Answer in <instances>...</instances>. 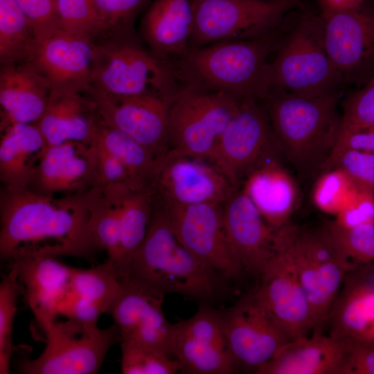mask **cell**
Instances as JSON below:
<instances>
[{"mask_svg": "<svg viewBox=\"0 0 374 374\" xmlns=\"http://www.w3.org/2000/svg\"><path fill=\"white\" fill-rule=\"evenodd\" d=\"M121 373L123 374H173L181 371L179 362L159 351L121 340Z\"/></svg>", "mask_w": 374, "mask_h": 374, "instance_id": "8d00e7d4", "label": "cell"}, {"mask_svg": "<svg viewBox=\"0 0 374 374\" xmlns=\"http://www.w3.org/2000/svg\"><path fill=\"white\" fill-rule=\"evenodd\" d=\"M175 325L179 330L195 339L230 350L224 333L222 312L207 305L202 304L191 317Z\"/></svg>", "mask_w": 374, "mask_h": 374, "instance_id": "b9f144b4", "label": "cell"}, {"mask_svg": "<svg viewBox=\"0 0 374 374\" xmlns=\"http://www.w3.org/2000/svg\"><path fill=\"white\" fill-rule=\"evenodd\" d=\"M168 64L143 46L136 32L106 34L95 40L91 88L115 96L157 93L172 101L182 85Z\"/></svg>", "mask_w": 374, "mask_h": 374, "instance_id": "5b68a950", "label": "cell"}, {"mask_svg": "<svg viewBox=\"0 0 374 374\" xmlns=\"http://www.w3.org/2000/svg\"><path fill=\"white\" fill-rule=\"evenodd\" d=\"M152 187L160 199L178 205L223 204L237 188L210 161L170 150L159 159Z\"/></svg>", "mask_w": 374, "mask_h": 374, "instance_id": "2e32d148", "label": "cell"}, {"mask_svg": "<svg viewBox=\"0 0 374 374\" xmlns=\"http://www.w3.org/2000/svg\"><path fill=\"white\" fill-rule=\"evenodd\" d=\"M222 314L226 341L238 366L256 371L292 341L255 292Z\"/></svg>", "mask_w": 374, "mask_h": 374, "instance_id": "9a60e30c", "label": "cell"}, {"mask_svg": "<svg viewBox=\"0 0 374 374\" xmlns=\"http://www.w3.org/2000/svg\"><path fill=\"white\" fill-rule=\"evenodd\" d=\"M342 110V126L374 127V77L344 99Z\"/></svg>", "mask_w": 374, "mask_h": 374, "instance_id": "7bdbcfd3", "label": "cell"}, {"mask_svg": "<svg viewBox=\"0 0 374 374\" xmlns=\"http://www.w3.org/2000/svg\"><path fill=\"white\" fill-rule=\"evenodd\" d=\"M241 101L184 84L169 107V150L208 161Z\"/></svg>", "mask_w": 374, "mask_h": 374, "instance_id": "ba28073f", "label": "cell"}, {"mask_svg": "<svg viewBox=\"0 0 374 374\" xmlns=\"http://www.w3.org/2000/svg\"><path fill=\"white\" fill-rule=\"evenodd\" d=\"M324 226L355 268L374 264V223L346 227L332 220Z\"/></svg>", "mask_w": 374, "mask_h": 374, "instance_id": "e575fe53", "label": "cell"}, {"mask_svg": "<svg viewBox=\"0 0 374 374\" xmlns=\"http://www.w3.org/2000/svg\"><path fill=\"white\" fill-rule=\"evenodd\" d=\"M92 141L117 158L145 188H152L159 161L150 151L124 132L104 123L98 116Z\"/></svg>", "mask_w": 374, "mask_h": 374, "instance_id": "1f68e13d", "label": "cell"}, {"mask_svg": "<svg viewBox=\"0 0 374 374\" xmlns=\"http://www.w3.org/2000/svg\"><path fill=\"white\" fill-rule=\"evenodd\" d=\"M340 97L271 88L262 100L283 155L303 179L318 176L334 150L342 127Z\"/></svg>", "mask_w": 374, "mask_h": 374, "instance_id": "7a4b0ae2", "label": "cell"}, {"mask_svg": "<svg viewBox=\"0 0 374 374\" xmlns=\"http://www.w3.org/2000/svg\"><path fill=\"white\" fill-rule=\"evenodd\" d=\"M279 30L255 39L189 48L172 64L184 84L223 92L240 101L262 100L271 89L269 57Z\"/></svg>", "mask_w": 374, "mask_h": 374, "instance_id": "3957f363", "label": "cell"}, {"mask_svg": "<svg viewBox=\"0 0 374 374\" xmlns=\"http://www.w3.org/2000/svg\"><path fill=\"white\" fill-rule=\"evenodd\" d=\"M161 201L176 237L202 265L229 278L244 272L226 238L223 204L178 205Z\"/></svg>", "mask_w": 374, "mask_h": 374, "instance_id": "4fadbf2b", "label": "cell"}, {"mask_svg": "<svg viewBox=\"0 0 374 374\" xmlns=\"http://www.w3.org/2000/svg\"><path fill=\"white\" fill-rule=\"evenodd\" d=\"M153 205L147 234L134 253L124 283L163 297L178 294L209 299L215 274L202 265L176 237L166 206Z\"/></svg>", "mask_w": 374, "mask_h": 374, "instance_id": "277c9868", "label": "cell"}, {"mask_svg": "<svg viewBox=\"0 0 374 374\" xmlns=\"http://www.w3.org/2000/svg\"><path fill=\"white\" fill-rule=\"evenodd\" d=\"M282 154L262 100H242L209 159L235 187L271 156Z\"/></svg>", "mask_w": 374, "mask_h": 374, "instance_id": "8fae6325", "label": "cell"}, {"mask_svg": "<svg viewBox=\"0 0 374 374\" xmlns=\"http://www.w3.org/2000/svg\"><path fill=\"white\" fill-rule=\"evenodd\" d=\"M95 40L60 31L37 41L25 61L47 80L51 91L85 93L91 88V71Z\"/></svg>", "mask_w": 374, "mask_h": 374, "instance_id": "ffe728a7", "label": "cell"}, {"mask_svg": "<svg viewBox=\"0 0 374 374\" xmlns=\"http://www.w3.org/2000/svg\"><path fill=\"white\" fill-rule=\"evenodd\" d=\"M163 299L122 282L107 314L118 326L121 340L130 341L173 357L175 326L165 316L162 308Z\"/></svg>", "mask_w": 374, "mask_h": 374, "instance_id": "ac0fdd59", "label": "cell"}, {"mask_svg": "<svg viewBox=\"0 0 374 374\" xmlns=\"http://www.w3.org/2000/svg\"><path fill=\"white\" fill-rule=\"evenodd\" d=\"M276 252L260 274L258 299L292 341L312 335V310L295 268L284 247Z\"/></svg>", "mask_w": 374, "mask_h": 374, "instance_id": "e0dca14e", "label": "cell"}, {"mask_svg": "<svg viewBox=\"0 0 374 374\" xmlns=\"http://www.w3.org/2000/svg\"><path fill=\"white\" fill-rule=\"evenodd\" d=\"M96 178L93 143L68 141L48 145L42 154L29 190L48 195L75 194Z\"/></svg>", "mask_w": 374, "mask_h": 374, "instance_id": "44dd1931", "label": "cell"}, {"mask_svg": "<svg viewBox=\"0 0 374 374\" xmlns=\"http://www.w3.org/2000/svg\"><path fill=\"white\" fill-rule=\"evenodd\" d=\"M287 253L312 310V335L323 334L339 291L349 271L355 269L325 226L304 229L290 222L276 230Z\"/></svg>", "mask_w": 374, "mask_h": 374, "instance_id": "52a82bcc", "label": "cell"}, {"mask_svg": "<svg viewBox=\"0 0 374 374\" xmlns=\"http://www.w3.org/2000/svg\"><path fill=\"white\" fill-rule=\"evenodd\" d=\"M19 271L11 265L9 273L0 283V373H10L12 351V334L17 312Z\"/></svg>", "mask_w": 374, "mask_h": 374, "instance_id": "f35d334b", "label": "cell"}, {"mask_svg": "<svg viewBox=\"0 0 374 374\" xmlns=\"http://www.w3.org/2000/svg\"><path fill=\"white\" fill-rule=\"evenodd\" d=\"M33 28L37 41L62 31L56 0H15Z\"/></svg>", "mask_w": 374, "mask_h": 374, "instance_id": "f6af8a7d", "label": "cell"}, {"mask_svg": "<svg viewBox=\"0 0 374 374\" xmlns=\"http://www.w3.org/2000/svg\"><path fill=\"white\" fill-rule=\"evenodd\" d=\"M342 356L340 340L321 335L287 344L258 374H337Z\"/></svg>", "mask_w": 374, "mask_h": 374, "instance_id": "f1b7e54d", "label": "cell"}, {"mask_svg": "<svg viewBox=\"0 0 374 374\" xmlns=\"http://www.w3.org/2000/svg\"><path fill=\"white\" fill-rule=\"evenodd\" d=\"M223 219L227 240L243 271L259 278L276 252V230L241 186L223 204Z\"/></svg>", "mask_w": 374, "mask_h": 374, "instance_id": "d6986e66", "label": "cell"}, {"mask_svg": "<svg viewBox=\"0 0 374 374\" xmlns=\"http://www.w3.org/2000/svg\"><path fill=\"white\" fill-rule=\"evenodd\" d=\"M122 285L111 266L105 261L89 269L73 268L69 290L60 309L69 317L98 322Z\"/></svg>", "mask_w": 374, "mask_h": 374, "instance_id": "83f0119b", "label": "cell"}, {"mask_svg": "<svg viewBox=\"0 0 374 374\" xmlns=\"http://www.w3.org/2000/svg\"><path fill=\"white\" fill-rule=\"evenodd\" d=\"M0 255L89 259L99 249L89 228V193L55 196L3 188L0 199Z\"/></svg>", "mask_w": 374, "mask_h": 374, "instance_id": "6da1fadb", "label": "cell"}, {"mask_svg": "<svg viewBox=\"0 0 374 374\" xmlns=\"http://www.w3.org/2000/svg\"><path fill=\"white\" fill-rule=\"evenodd\" d=\"M56 318V317H55ZM51 319L42 328L46 345L36 359H25L19 364L24 374H95L101 367L109 350L121 342L118 326L100 328L97 323L74 318Z\"/></svg>", "mask_w": 374, "mask_h": 374, "instance_id": "9c48e42d", "label": "cell"}, {"mask_svg": "<svg viewBox=\"0 0 374 374\" xmlns=\"http://www.w3.org/2000/svg\"><path fill=\"white\" fill-rule=\"evenodd\" d=\"M46 147L35 123L1 124L0 179L4 188L28 189Z\"/></svg>", "mask_w": 374, "mask_h": 374, "instance_id": "4316f807", "label": "cell"}, {"mask_svg": "<svg viewBox=\"0 0 374 374\" xmlns=\"http://www.w3.org/2000/svg\"><path fill=\"white\" fill-rule=\"evenodd\" d=\"M346 149L357 150L374 154V127L342 126L330 157Z\"/></svg>", "mask_w": 374, "mask_h": 374, "instance_id": "c3c4849f", "label": "cell"}, {"mask_svg": "<svg viewBox=\"0 0 374 374\" xmlns=\"http://www.w3.org/2000/svg\"><path fill=\"white\" fill-rule=\"evenodd\" d=\"M50 93L48 82L29 62L1 64V124L36 123Z\"/></svg>", "mask_w": 374, "mask_h": 374, "instance_id": "d4e9b609", "label": "cell"}, {"mask_svg": "<svg viewBox=\"0 0 374 374\" xmlns=\"http://www.w3.org/2000/svg\"><path fill=\"white\" fill-rule=\"evenodd\" d=\"M335 217L334 220L337 223L346 227L374 223V195L358 189Z\"/></svg>", "mask_w": 374, "mask_h": 374, "instance_id": "7dc6e473", "label": "cell"}, {"mask_svg": "<svg viewBox=\"0 0 374 374\" xmlns=\"http://www.w3.org/2000/svg\"><path fill=\"white\" fill-rule=\"evenodd\" d=\"M150 0H93L105 35L136 32L134 21Z\"/></svg>", "mask_w": 374, "mask_h": 374, "instance_id": "60d3db41", "label": "cell"}, {"mask_svg": "<svg viewBox=\"0 0 374 374\" xmlns=\"http://www.w3.org/2000/svg\"><path fill=\"white\" fill-rule=\"evenodd\" d=\"M194 0H154L140 25L148 48L159 59L172 64L189 48L194 25Z\"/></svg>", "mask_w": 374, "mask_h": 374, "instance_id": "7402d4cb", "label": "cell"}, {"mask_svg": "<svg viewBox=\"0 0 374 374\" xmlns=\"http://www.w3.org/2000/svg\"><path fill=\"white\" fill-rule=\"evenodd\" d=\"M10 263L17 267L28 303L42 327L58 314L73 268L46 255L26 256Z\"/></svg>", "mask_w": 374, "mask_h": 374, "instance_id": "603a6c76", "label": "cell"}, {"mask_svg": "<svg viewBox=\"0 0 374 374\" xmlns=\"http://www.w3.org/2000/svg\"><path fill=\"white\" fill-rule=\"evenodd\" d=\"M56 4L62 31L94 40L104 35L93 0H56Z\"/></svg>", "mask_w": 374, "mask_h": 374, "instance_id": "74e56055", "label": "cell"}, {"mask_svg": "<svg viewBox=\"0 0 374 374\" xmlns=\"http://www.w3.org/2000/svg\"><path fill=\"white\" fill-rule=\"evenodd\" d=\"M85 94L104 123L135 139L157 159L169 150L171 100L154 92L115 96L91 88Z\"/></svg>", "mask_w": 374, "mask_h": 374, "instance_id": "5bb4252c", "label": "cell"}, {"mask_svg": "<svg viewBox=\"0 0 374 374\" xmlns=\"http://www.w3.org/2000/svg\"><path fill=\"white\" fill-rule=\"evenodd\" d=\"M337 374H374V337L345 338Z\"/></svg>", "mask_w": 374, "mask_h": 374, "instance_id": "ee69618b", "label": "cell"}, {"mask_svg": "<svg viewBox=\"0 0 374 374\" xmlns=\"http://www.w3.org/2000/svg\"><path fill=\"white\" fill-rule=\"evenodd\" d=\"M294 6L280 0H194L189 48L267 35Z\"/></svg>", "mask_w": 374, "mask_h": 374, "instance_id": "30bf717a", "label": "cell"}, {"mask_svg": "<svg viewBox=\"0 0 374 374\" xmlns=\"http://www.w3.org/2000/svg\"><path fill=\"white\" fill-rule=\"evenodd\" d=\"M358 189L344 171L333 168L318 175L312 190V200L320 211L336 215Z\"/></svg>", "mask_w": 374, "mask_h": 374, "instance_id": "d590c367", "label": "cell"}, {"mask_svg": "<svg viewBox=\"0 0 374 374\" xmlns=\"http://www.w3.org/2000/svg\"><path fill=\"white\" fill-rule=\"evenodd\" d=\"M98 118L85 93L51 91L46 107L35 124L47 146L68 141L91 143Z\"/></svg>", "mask_w": 374, "mask_h": 374, "instance_id": "484cf974", "label": "cell"}, {"mask_svg": "<svg viewBox=\"0 0 374 374\" xmlns=\"http://www.w3.org/2000/svg\"><path fill=\"white\" fill-rule=\"evenodd\" d=\"M269 64L271 88L309 96H341L346 87L326 49L321 15H307L280 35Z\"/></svg>", "mask_w": 374, "mask_h": 374, "instance_id": "8992f818", "label": "cell"}, {"mask_svg": "<svg viewBox=\"0 0 374 374\" xmlns=\"http://www.w3.org/2000/svg\"><path fill=\"white\" fill-rule=\"evenodd\" d=\"M330 313V337L335 339L374 337V287L347 285Z\"/></svg>", "mask_w": 374, "mask_h": 374, "instance_id": "f546056e", "label": "cell"}, {"mask_svg": "<svg viewBox=\"0 0 374 374\" xmlns=\"http://www.w3.org/2000/svg\"><path fill=\"white\" fill-rule=\"evenodd\" d=\"M154 193L152 188L130 189L121 198V249L114 268L121 281L125 279L131 260L147 234L153 209Z\"/></svg>", "mask_w": 374, "mask_h": 374, "instance_id": "4dcf8cb0", "label": "cell"}, {"mask_svg": "<svg viewBox=\"0 0 374 374\" xmlns=\"http://www.w3.org/2000/svg\"><path fill=\"white\" fill-rule=\"evenodd\" d=\"M280 1H287V2H290V3H292L294 4V5H296V4H298L299 0H280Z\"/></svg>", "mask_w": 374, "mask_h": 374, "instance_id": "f907efd6", "label": "cell"}, {"mask_svg": "<svg viewBox=\"0 0 374 374\" xmlns=\"http://www.w3.org/2000/svg\"><path fill=\"white\" fill-rule=\"evenodd\" d=\"M364 0H321L322 13H330L347 10L359 6Z\"/></svg>", "mask_w": 374, "mask_h": 374, "instance_id": "681fc988", "label": "cell"}, {"mask_svg": "<svg viewBox=\"0 0 374 374\" xmlns=\"http://www.w3.org/2000/svg\"><path fill=\"white\" fill-rule=\"evenodd\" d=\"M333 168L344 171L357 188L374 195V154L353 149L341 150L330 157L322 172Z\"/></svg>", "mask_w": 374, "mask_h": 374, "instance_id": "ab89813d", "label": "cell"}, {"mask_svg": "<svg viewBox=\"0 0 374 374\" xmlns=\"http://www.w3.org/2000/svg\"><path fill=\"white\" fill-rule=\"evenodd\" d=\"M279 156H271L256 166L241 186L275 230L290 222L300 198L297 184L280 163Z\"/></svg>", "mask_w": 374, "mask_h": 374, "instance_id": "cb8c5ba5", "label": "cell"}, {"mask_svg": "<svg viewBox=\"0 0 374 374\" xmlns=\"http://www.w3.org/2000/svg\"><path fill=\"white\" fill-rule=\"evenodd\" d=\"M37 39L26 15L15 0H0V63L26 61Z\"/></svg>", "mask_w": 374, "mask_h": 374, "instance_id": "836d02e7", "label": "cell"}, {"mask_svg": "<svg viewBox=\"0 0 374 374\" xmlns=\"http://www.w3.org/2000/svg\"><path fill=\"white\" fill-rule=\"evenodd\" d=\"M175 326L173 357L190 374H230L238 365L230 350L195 339Z\"/></svg>", "mask_w": 374, "mask_h": 374, "instance_id": "d6a6232c", "label": "cell"}, {"mask_svg": "<svg viewBox=\"0 0 374 374\" xmlns=\"http://www.w3.org/2000/svg\"><path fill=\"white\" fill-rule=\"evenodd\" d=\"M96 152V178L95 186L121 184L132 190H142L143 187L127 168L114 155L92 141Z\"/></svg>", "mask_w": 374, "mask_h": 374, "instance_id": "bcb514c9", "label": "cell"}, {"mask_svg": "<svg viewBox=\"0 0 374 374\" xmlns=\"http://www.w3.org/2000/svg\"><path fill=\"white\" fill-rule=\"evenodd\" d=\"M321 16L326 49L345 85L363 87L374 77V0Z\"/></svg>", "mask_w": 374, "mask_h": 374, "instance_id": "7c38bea8", "label": "cell"}]
</instances>
